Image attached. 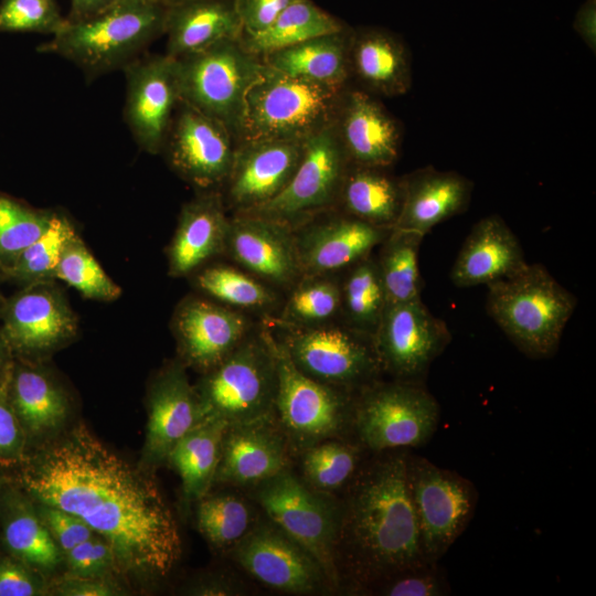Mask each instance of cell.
Instances as JSON below:
<instances>
[{
  "label": "cell",
  "instance_id": "cell-1",
  "mask_svg": "<svg viewBox=\"0 0 596 596\" xmlns=\"http://www.w3.org/2000/svg\"><path fill=\"white\" fill-rule=\"evenodd\" d=\"M15 485L35 503L70 512L111 546L119 571L166 577L181 556L177 520L157 482L84 425L25 456Z\"/></svg>",
  "mask_w": 596,
  "mask_h": 596
},
{
  "label": "cell",
  "instance_id": "cell-2",
  "mask_svg": "<svg viewBox=\"0 0 596 596\" xmlns=\"http://www.w3.org/2000/svg\"><path fill=\"white\" fill-rule=\"evenodd\" d=\"M376 455L360 468L340 501L336 562L340 588L347 582L353 592L428 563L409 493L408 454L395 449Z\"/></svg>",
  "mask_w": 596,
  "mask_h": 596
},
{
  "label": "cell",
  "instance_id": "cell-3",
  "mask_svg": "<svg viewBox=\"0 0 596 596\" xmlns=\"http://www.w3.org/2000/svg\"><path fill=\"white\" fill-rule=\"evenodd\" d=\"M166 14L158 0H116L88 18L67 21L38 51L72 62L92 81L145 54L164 34Z\"/></svg>",
  "mask_w": 596,
  "mask_h": 596
},
{
  "label": "cell",
  "instance_id": "cell-4",
  "mask_svg": "<svg viewBox=\"0 0 596 596\" xmlns=\"http://www.w3.org/2000/svg\"><path fill=\"white\" fill-rule=\"evenodd\" d=\"M487 311L525 355L549 358L576 308V298L542 265L526 264L488 285Z\"/></svg>",
  "mask_w": 596,
  "mask_h": 596
},
{
  "label": "cell",
  "instance_id": "cell-5",
  "mask_svg": "<svg viewBox=\"0 0 596 596\" xmlns=\"http://www.w3.org/2000/svg\"><path fill=\"white\" fill-rule=\"evenodd\" d=\"M344 91L266 65L247 93L238 142L259 139L305 142L336 121Z\"/></svg>",
  "mask_w": 596,
  "mask_h": 596
},
{
  "label": "cell",
  "instance_id": "cell-6",
  "mask_svg": "<svg viewBox=\"0 0 596 596\" xmlns=\"http://www.w3.org/2000/svg\"><path fill=\"white\" fill-rule=\"evenodd\" d=\"M202 411L230 425L256 421L274 412L277 365L272 333L246 337L194 387Z\"/></svg>",
  "mask_w": 596,
  "mask_h": 596
},
{
  "label": "cell",
  "instance_id": "cell-7",
  "mask_svg": "<svg viewBox=\"0 0 596 596\" xmlns=\"http://www.w3.org/2000/svg\"><path fill=\"white\" fill-rule=\"evenodd\" d=\"M180 100L223 123L238 142L248 91L266 64L241 40H224L175 58Z\"/></svg>",
  "mask_w": 596,
  "mask_h": 596
},
{
  "label": "cell",
  "instance_id": "cell-8",
  "mask_svg": "<svg viewBox=\"0 0 596 596\" xmlns=\"http://www.w3.org/2000/svg\"><path fill=\"white\" fill-rule=\"evenodd\" d=\"M272 338L277 365L273 415L295 457L322 440L347 437L353 432L358 392L306 376L295 368L273 333Z\"/></svg>",
  "mask_w": 596,
  "mask_h": 596
},
{
  "label": "cell",
  "instance_id": "cell-9",
  "mask_svg": "<svg viewBox=\"0 0 596 596\" xmlns=\"http://www.w3.org/2000/svg\"><path fill=\"white\" fill-rule=\"evenodd\" d=\"M438 422L439 405L419 382L376 380L355 396L353 433L375 454L423 446Z\"/></svg>",
  "mask_w": 596,
  "mask_h": 596
},
{
  "label": "cell",
  "instance_id": "cell-10",
  "mask_svg": "<svg viewBox=\"0 0 596 596\" xmlns=\"http://www.w3.org/2000/svg\"><path fill=\"white\" fill-rule=\"evenodd\" d=\"M249 490L266 518L306 547L340 589L336 562L340 501L307 486L291 468Z\"/></svg>",
  "mask_w": 596,
  "mask_h": 596
},
{
  "label": "cell",
  "instance_id": "cell-11",
  "mask_svg": "<svg viewBox=\"0 0 596 596\" xmlns=\"http://www.w3.org/2000/svg\"><path fill=\"white\" fill-rule=\"evenodd\" d=\"M278 326L284 333L273 334L291 363L317 382L356 393L376 381L382 372L369 336L327 323Z\"/></svg>",
  "mask_w": 596,
  "mask_h": 596
},
{
  "label": "cell",
  "instance_id": "cell-12",
  "mask_svg": "<svg viewBox=\"0 0 596 596\" xmlns=\"http://www.w3.org/2000/svg\"><path fill=\"white\" fill-rule=\"evenodd\" d=\"M407 478L424 557L437 563L469 524L477 491L455 471L409 454Z\"/></svg>",
  "mask_w": 596,
  "mask_h": 596
},
{
  "label": "cell",
  "instance_id": "cell-13",
  "mask_svg": "<svg viewBox=\"0 0 596 596\" xmlns=\"http://www.w3.org/2000/svg\"><path fill=\"white\" fill-rule=\"evenodd\" d=\"M349 166L333 123L305 141L301 160L287 187L247 213L296 230L338 203Z\"/></svg>",
  "mask_w": 596,
  "mask_h": 596
},
{
  "label": "cell",
  "instance_id": "cell-14",
  "mask_svg": "<svg viewBox=\"0 0 596 596\" xmlns=\"http://www.w3.org/2000/svg\"><path fill=\"white\" fill-rule=\"evenodd\" d=\"M252 578L279 593L315 595L337 588L318 560L266 518L230 552Z\"/></svg>",
  "mask_w": 596,
  "mask_h": 596
},
{
  "label": "cell",
  "instance_id": "cell-15",
  "mask_svg": "<svg viewBox=\"0 0 596 596\" xmlns=\"http://www.w3.org/2000/svg\"><path fill=\"white\" fill-rule=\"evenodd\" d=\"M237 139L221 121L181 102L161 150L171 169L199 192L224 187Z\"/></svg>",
  "mask_w": 596,
  "mask_h": 596
},
{
  "label": "cell",
  "instance_id": "cell-16",
  "mask_svg": "<svg viewBox=\"0 0 596 596\" xmlns=\"http://www.w3.org/2000/svg\"><path fill=\"white\" fill-rule=\"evenodd\" d=\"M450 341L446 324L422 299L386 304L372 342L382 371L418 382Z\"/></svg>",
  "mask_w": 596,
  "mask_h": 596
},
{
  "label": "cell",
  "instance_id": "cell-17",
  "mask_svg": "<svg viewBox=\"0 0 596 596\" xmlns=\"http://www.w3.org/2000/svg\"><path fill=\"white\" fill-rule=\"evenodd\" d=\"M123 71L125 123L141 150L159 155L180 103L177 60L166 53L142 54Z\"/></svg>",
  "mask_w": 596,
  "mask_h": 596
},
{
  "label": "cell",
  "instance_id": "cell-18",
  "mask_svg": "<svg viewBox=\"0 0 596 596\" xmlns=\"http://www.w3.org/2000/svg\"><path fill=\"white\" fill-rule=\"evenodd\" d=\"M0 332L12 354L35 355L58 348L77 331V320L52 281L30 284L4 300Z\"/></svg>",
  "mask_w": 596,
  "mask_h": 596
},
{
  "label": "cell",
  "instance_id": "cell-19",
  "mask_svg": "<svg viewBox=\"0 0 596 596\" xmlns=\"http://www.w3.org/2000/svg\"><path fill=\"white\" fill-rule=\"evenodd\" d=\"M305 142L259 139L237 142L224 184L226 202L236 214L251 212L276 198L301 160Z\"/></svg>",
  "mask_w": 596,
  "mask_h": 596
},
{
  "label": "cell",
  "instance_id": "cell-20",
  "mask_svg": "<svg viewBox=\"0 0 596 596\" xmlns=\"http://www.w3.org/2000/svg\"><path fill=\"white\" fill-rule=\"evenodd\" d=\"M295 455L274 415L228 425L213 485L252 489L291 468Z\"/></svg>",
  "mask_w": 596,
  "mask_h": 596
},
{
  "label": "cell",
  "instance_id": "cell-21",
  "mask_svg": "<svg viewBox=\"0 0 596 596\" xmlns=\"http://www.w3.org/2000/svg\"><path fill=\"white\" fill-rule=\"evenodd\" d=\"M224 253L273 285L288 286L301 276L294 230L259 215L230 219Z\"/></svg>",
  "mask_w": 596,
  "mask_h": 596
},
{
  "label": "cell",
  "instance_id": "cell-22",
  "mask_svg": "<svg viewBox=\"0 0 596 596\" xmlns=\"http://www.w3.org/2000/svg\"><path fill=\"white\" fill-rule=\"evenodd\" d=\"M172 328L182 361L205 373L247 337V319L215 302L187 298L177 308Z\"/></svg>",
  "mask_w": 596,
  "mask_h": 596
},
{
  "label": "cell",
  "instance_id": "cell-23",
  "mask_svg": "<svg viewBox=\"0 0 596 596\" xmlns=\"http://www.w3.org/2000/svg\"><path fill=\"white\" fill-rule=\"evenodd\" d=\"M391 230L348 214L307 222L294 230L301 276L331 275L354 265L381 245Z\"/></svg>",
  "mask_w": 596,
  "mask_h": 596
},
{
  "label": "cell",
  "instance_id": "cell-24",
  "mask_svg": "<svg viewBox=\"0 0 596 596\" xmlns=\"http://www.w3.org/2000/svg\"><path fill=\"white\" fill-rule=\"evenodd\" d=\"M334 124L350 164L386 169L396 161L398 123L368 92L345 89Z\"/></svg>",
  "mask_w": 596,
  "mask_h": 596
},
{
  "label": "cell",
  "instance_id": "cell-25",
  "mask_svg": "<svg viewBox=\"0 0 596 596\" xmlns=\"http://www.w3.org/2000/svg\"><path fill=\"white\" fill-rule=\"evenodd\" d=\"M143 461H166L174 445L203 417V411L190 384L183 362H174L156 377L149 394V414Z\"/></svg>",
  "mask_w": 596,
  "mask_h": 596
},
{
  "label": "cell",
  "instance_id": "cell-26",
  "mask_svg": "<svg viewBox=\"0 0 596 596\" xmlns=\"http://www.w3.org/2000/svg\"><path fill=\"white\" fill-rule=\"evenodd\" d=\"M526 264L514 233L493 214L471 228L450 269V280L459 288L488 286L515 274Z\"/></svg>",
  "mask_w": 596,
  "mask_h": 596
},
{
  "label": "cell",
  "instance_id": "cell-27",
  "mask_svg": "<svg viewBox=\"0 0 596 596\" xmlns=\"http://www.w3.org/2000/svg\"><path fill=\"white\" fill-rule=\"evenodd\" d=\"M230 219L219 191L199 192L183 204L168 247L169 274L187 276L225 252Z\"/></svg>",
  "mask_w": 596,
  "mask_h": 596
},
{
  "label": "cell",
  "instance_id": "cell-28",
  "mask_svg": "<svg viewBox=\"0 0 596 596\" xmlns=\"http://www.w3.org/2000/svg\"><path fill=\"white\" fill-rule=\"evenodd\" d=\"M403 203L393 228L425 236L469 204L472 183L454 171L427 167L403 178Z\"/></svg>",
  "mask_w": 596,
  "mask_h": 596
},
{
  "label": "cell",
  "instance_id": "cell-29",
  "mask_svg": "<svg viewBox=\"0 0 596 596\" xmlns=\"http://www.w3.org/2000/svg\"><path fill=\"white\" fill-rule=\"evenodd\" d=\"M166 54L180 58L224 40H241L243 28L234 0H185L167 7Z\"/></svg>",
  "mask_w": 596,
  "mask_h": 596
},
{
  "label": "cell",
  "instance_id": "cell-30",
  "mask_svg": "<svg viewBox=\"0 0 596 596\" xmlns=\"http://www.w3.org/2000/svg\"><path fill=\"white\" fill-rule=\"evenodd\" d=\"M350 70L362 86L377 95H404L412 85L408 51L396 34L385 29L352 30Z\"/></svg>",
  "mask_w": 596,
  "mask_h": 596
},
{
  "label": "cell",
  "instance_id": "cell-31",
  "mask_svg": "<svg viewBox=\"0 0 596 596\" xmlns=\"http://www.w3.org/2000/svg\"><path fill=\"white\" fill-rule=\"evenodd\" d=\"M2 541L11 556L39 573L55 568L62 551L40 518L32 500L17 486L0 489Z\"/></svg>",
  "mask_w": 596,
  "mask_h": 596
},
{
  "label": "cell",
  "instance_id": "cell-32",
  "mask_svg": "<svg viewBox=\"0 0 596 596\" xmlns=\"http://www.w3.org/2000/svg\"><path fill=\"white\" fill-rule=\"evenodd\" d=\"M352 30L319 35L263 56L265 64L281 73L345 89L351 76Z\"/></svg>",
  "mask_w": 596,
  "mask_h": 596
},
{
  "label": "cell",
  "instance_id": "cell-33",
  "mask_svg": "<svg viewBox=\"0 0 596 596\" xmlns=\"http://www.w3.org/2000/svg\"><path fill=\"white\" fill-rule=\"evenodd\" d=\"M9 398L26 438L57 429L68 414L62 390L43 371L21 361H13Z\"/></svg>",
  "mask_w": 596,
  "mask_h": 596
},
{
  "label": "cell",
  "instance_id": "cell-34",
  "mask_svg": "<svg viewBox=\"0 0 596 596\" xmlns=\"http://www.w3.org/2000/svg\"><path fill=\"white\" fill-rule=\"evenodd\" d=\"M403 179L385 168L350 164L340 195L344 214L384 228H393L403 203Z\"/></svg>",
  "mask_w": 596,
  "mask_h": 596
},
{
  "label": "cell",
  "instance_id": "cell-35",
  "mask_svg": "<svg viewBox=\"0 0 596 596\" xmlns=\"http://www.w3.org/2000/svg\"><path fill=\"white\" fill-rule=\"evenodd\" d=\"M228 425L223 418L205 415L169 453L167 461L180 476L185 500L198 501L213 486Z\"/></svg>",
  "mask_w": 596,
  "mask_h": 596
},
{
  "label": "cell",
  "instance_id": "cell-36",
  "mask_svg": "<svg viewBox=\"0 0 596 596\" xmlns=\"http://www.w3.org/2000/svg\"><path fill=\"white\" fill-rule=\"evenodd\" d=\"M348 29L338 18L311 0H296L264 31L243 35L242 45L257 56L292 46L306 40Z\"/></svg>",
  "mask_w": 596,
  "mask_h": 596
},
{
  "label": "cell",
  "instance_id": "cell-37",
  "mask_svg": "<svg viewBox=\"0 0 596 596\" xmlns=\"http://www.w3.org/2000/svg\"><path fill=\"white\" fill-rule=\"evenodd\" d=\"M364 448L347 437L317 443L299 456L300 478L316 491L330 494L348 487L360 470Z\"/></svg>",
  "mask_w": 596,
  "mask_h": 596
},
{
  "label": "cell",
  "instance_id": "cell-38",
  "mask_svg": "<svg viewBox=\"0 0 596 596\" xmlns=\"http://www.w3.org/2000/svg\"><path fill=\"white\" fill-rule=\"evenodd\" d=\"M424 236L392 228L381 243L376 259L386 304L405 302L421 298L422 279L418 249Z\"/></svg>",
  "mask_w": 596,
  "mask_h": 596
},
{
  "label": "cell",
  "instance_id": "cell-39",
  "mask_svg": "<svg viewBox=\"0 0 596 596\" xmlns=\"http://www.w3.org/2000/svg\"><path fill=\"white\" fill-rule=\"evenodd\" d=\"M257 521L251 503L235 492L211 494L209 491L198 500V529L219 551L228 553Z\"/></svg>",
  "mask_w": 596,
  "mask_h": 596
},
{
  "label": "cell",
  "instance_id": "cell-40",
  "mask_svg": "<svg viewBox=\"0 0 596 596\" xmlns=\"http://www.w3.org/2000/svg\"><path fill=\"white\" fill-rule=\"evenodd\" d=\"M386 306V296L376 259L370 255L352 265L341 284V310L349 328L374 334Z\"/></svg>",
  "mask_w": 596,
  "mask_h": 596
},
{
  "label": "cell",
  "instance_id": "cell-41",
  "mask_svg": "<svg viewBox=\"0 0 596 596\" xmlns=\"http://www.w3.org/2000/svg\"><path fill=\"white\" fill-rule=\"evenodd\" d=\"M75 235L77 233L70 219L57 211H52L45 231L0 274L24 286L52 281L55 279L62 253Z\"/></svg>",
  "mask_w": 596,
  "mask_h": 596
},
{
  "label": "cell",
  "instance_id": "cell-42",
  "mask_svg": "<svg viewBox=\"0 0 596 596\" xmlns=\"http://www.w3.org/2000/svg\"><path fill=\"white\" fill-rule=\"evenodd\" d=\"M341 310V285L330 275H304L290 292L278 324L311 327L327 323Z\"/></svg>",
  "mask_w": 596,
  "mask_h": 596
},
{
  "label": "cell",
  "instance_id": "cell-43",
  "mask_svg": "<svg viewBox=\"0 0 596 596\" xmlns=\"http://www.w3.org/2000/svg\"><path fill=\"white\" fill-rule=\"evenodd\" d=\"M51 214L0 192V272L45 231Z\"/></svg>",
  "mask_w": 596,
  "mask_h": 596
},
{
  "label": "cell",
  "instance_id": "cell-44",
  "mask_svg": "<svg viewBox=\"0 0 596 596\" xmlns=\"http://www.w3.org/2000/svg\"><path fill=\"white\" fill-rule=\"evenodd\" d=\"M196 284L209 296L237 309H264L276 301L266 285L232 266L207 267L196 276Z\"/></svg>",
  "mask_w": 596,
  "mask_h": 596
},
{
  "label": "cell",
  "instance_id": "cell-45",
  "mask_svg": "<svg viewBox=\"0 0 596 596\" xmlns=\"http://www.w3.org/2000/svg\"><path fill=\"white\" fill-rule=\"evenodd\" d=\"M55 278L89 299L111 301L121 294L120 287L105 273L78 235L65 246Z\"/></svg>",
  "mask_w": 596,
  "mask_h": 596
},
{
  "label": "cell",
  "instance_id": "cell-46",
  "mask_svg": "<svg viewBox=\"0 0 596 596\" xmlns=\"http://www.w3.org/2000/svg\"><path fill=\"white\" fill-rule=\"evenodd\" d=\"M66 22L57 0H0V32L53 36Z\"/></svg>",
  "mask_w": 596,
  "mask_h": 596
},
{
  "label": "cell",
  "instance_id": "cell-47",
  "mask_svg": "<svg viewBox=\"0 0 596 596\" xmlns=\"http://www.w3.org/2000/svg\"><path fill=\"white\" fill-rule=\"evenodd\" d=\"M365 594L384 596H441L449 587L436 563H424L393 574L366 588Z\"/></svg>",
  "mask_w": 596,
  "mask_h": 596
},
{
  "label": "cell",
  "instance_id": "cell-48",
  "mask_svg": "<svg viewBox=\"0 0 596 596\" xmlns=\"http://www.w3.org/2000/svg\"><path fill=\"white\" fill-rule=\"evenodd\" d=\"M67 576L82 578H106L109 573L119 571L110 544L99 534L64 553Z\"/></svg>",
  "mask_w": 596,
  "mask_h": 596
},
{
  "label": "cell",
  "instance_id": "cell-49",
  "mask_svg": "<svg viewBox=\"0 0 596 596\" xmlns=\"http://www.w3.org/2000/svg\"><path fill=\"white\" fill-rule=\"evenodd\" d=\"M10 374L0 384V467L21 464L25 457L24 451L28 440L10 403Z\"/></svg>",
  "mask_w": 596,
  "mask_h": 596
},
{
  "label": "cell",
  "instance_id": "cell-50",
  "mask_svg": "<svg viewBox=\"0 0 596 596\" xmlns=\"http://www.w3.org/2000/svg\"><path fill=\"white\" fill-rule=\"evenodd\" d=\"M35 509L63 554L96 534L70 512L41 503Z\"/></svg>",
  "mask_w": 596,
  "mask_h": 596
},
{
  "label": "cell",
  "instance_id": "cell-51",
  "mask_svg": "<svg viewBox=\"0 0 596 596\" xmlns=\"http://www.w3.org/2000/svg\"><path fill=\"white\" fill-rule=\"evenodd\" d=\"M41 573L13 556L0 557V596H34L42 593Z\"/></svg>",
  "mask_w": 596,
  "mask_h": 596
},
{
  "label": "cell",
  "instance_id": "cell-52",
  "mask_svg": "<svg viewBox=\"0 0 596 596\" xmlns=\"http://www.w3.org/2000/svg\"><path fill=\"white\" fill-rule=\"evenodd\" d=\"M294 1L296 0H234L243 35L256 34L267 29Z\"/></svg>",
  "mask_w": 596,
  "mask_h": 596
},
{
  "label": "cell",
  "instance_id": "cell-53",
  "mask_svg": "<svg viewBox=\"0 0 596 596\" xmlns=\"http://www.w3.org/2000/svg\"><path fill=\"white\" fill-rule=\"evenodd\" d=\"M56 593L65 596H115L120 588L106 578L66 576L56 586Z\"/></svg>",
  "mask_w": 596,
  "mask_h": 596
},
{
  "label": "cell",
  "instance_id": "cell-54",
  "mask_svg": "<svg viewBox=\"0 0 596 596\" xmlns=\"http://www.w3.org/2000/svg\"><path fill=\"white\" fill-rule=\"evenodd\" d=\"M573 28L582 41L595 53L596 0H584L575 14Z\"/></svg>",
  "mask_w": 596,
  "mask_h": 596
},
{
  "label": "cell",
  "instance_id": "cell-55",
  "mask_svg": "<svg viewBox=\"0 0 596 596\" xmlns=\"http://www.w3.org/2000/svg\"><path fill=\"white\" fill-rule=\"evenodd\" d=\"M116 0H71L67 21H78L88 18Z\"/></svg>",
  "mask_w": 596,
  "mask_h": 596
},
{
  "label": "cell",
  "instance_id": "cell-56",
  "mask_svg": "<svg viewBox=\"0 0 596 596\" xmlns=\"http://www.w3.org/2000/svg\"><path fill=\"white\" fill-rule=\"evenodd\" d=\"M13 361V354L0 332V384L10 374Z\"/></svg>",
  "mask_w": 596,
  "mask_h": 596
},
{
  "label": "cell",
  "instance_id": "cell-57",
  "mask_svg": "<svg viewBox=\"0 0 596 596\" xmlns=\"http://www.w3.org/2000/svg\"><path fill=\"white\" fill-rule=\"evenodd\" d=\"M158 1L164 4L166 7H171L185 0H158Z\"/></svg>",
  "mask_w": 596,
  "mask_h": 596
},
{
  "label": "cell",
  "instance_id": "cell-58",
  "mask_svg": "<svg viewBox=\"0 0 596 596\" xmlns=\"http://www.w3.org/2000/svg\"><path fill=\"white\" fill-rule=\"evenodd\" d=\"M4 298L2 297L1 292H0V312H1V309L3 307V304H4Z\"/></svg>",
  "mask_w": 596,
  "mask_h": 596
},
{
  "label": "cell",
  "instance_id": "cell-59",
  "mask_svg": "<svg viewBox=\"0 0 596 596\" xmlns=\"http://www.w3.org/2000/svg\"><path fill=\"white\" fill-rule=\"evenodd\" d=\"M2 485H3V483L0 482V489H1Z\"/></svg>",
  "mask_w": 596,
  "mask_h": 596
}]
</instances>
